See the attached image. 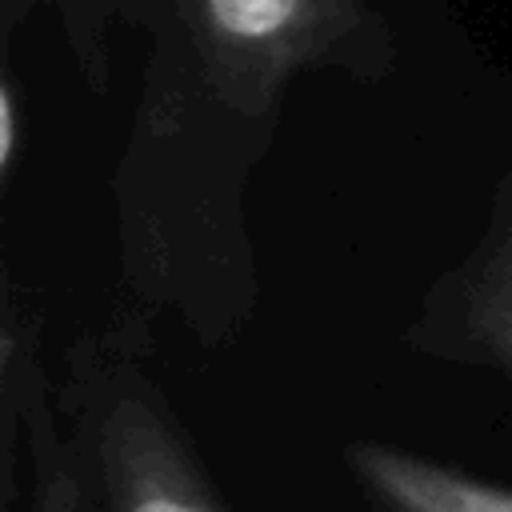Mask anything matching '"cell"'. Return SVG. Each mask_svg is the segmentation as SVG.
Instances as JSON below:
<instances>
[{"instance_id": "8992f818", "label": "cell", "mask_w": 512, "mask_h": 512, "mask_svg": "<svg viewBox=\"0 0 512 512\" xmlns=\"http://www.w3.org/2000/svg\"><path fill=\"white\" fill-rule=\"evenodd\" d=\"M108 16H124L132 24L156 28L160 8L152 0H72L76 48H80V60H84L96 88H104V20Z\"/></svg>"}, {"instance_id": "5b68a950", "label": "cell", "mask_w": 512, "mask_h": 512, "mask_svg": "<svg viewBox=\"0 0 512 512\" xmlns=\"http://www.w3.org/2000/svg\"><path fill=\"white\" fill-rule=\"evenodd\" d=\"M20 400L8 392V408L24 412L28 424V456H32V492H28V512H92L76 456L68 436H60L52 408L44 400V380L36 372V360H24V380H20Z\"/></svg>"}, {"instance_id": "277c9868", "label": "cell", "mask_w": 512, "mask_h": 512, "mask_svg": "<svg viewBox=\"0 0 512 512\" xmlns=\"http://www.w3.org/2000/svg\"><path fill=\"white\" fill-rule=\"evenodd\" d=\"M344 464L372 512H512V488L396 444L356 440Z\"/></svg>"}, {"instance_id": "52a82bcc", "label": "cell", "mask_w": 512, "mask_h": 512, "mask_svg": "<svg viewBox=\"0 0 512 512\" xmlns=\"http://www.w3.org/2000/svg\"><path fill=\"white\" fill-rule=\"evenodd\" d=\"M16 140H20V96H16V84L4 80L0 88V172L4 176L16 164Z\"/></svg>"}, {"instance_id": "ba28073f", "label": "cell", "mask_w": 512, "mask_h": 512, "mask_svg": "<svg viewBox=\"0 0 512 512\" xmlns=\"http://www.w3.org/2000/svg\"><path fill=\"white\" fill-rule=\"evenodd\" d=\"M16 4H28V0H8V20H12V8H16ZM32 4H36V0H32Z\"/></svg>"}, {"instance_id": "7a4b0ae2", "label": "cell", "mask_w": 512, "mask_h": 512, "mask_svg": "<svg viewBox=\"0 0 512 512\" xmlns=\"http://www.w3.org/2000/svg\"><path fill=\"white\" fill-rule=\"evenodd\" d=\"M168 12L192 48V84L244 120H268L300 72L392 68L388 24L368 0H168Z\"/></svg>"}, {"instance_id": "6da1fadb", "label": "cell", "mask_w": 512, "mask_h": 512, "mask_svg": "<svg viewBox=\"0 0 512 512\" xmlns=\"http://www.w3.org/2000/svg\"><path fill=\"white\" fill-rule=\"evenodd\" d=\"M92 512H228L164 388L124 340H84L64 388Z\"/></svg>"}, {"instance_id": "3957f363", "label": "cell", "mask_w": 512, "mask_h": 512, "mask_svg": "<svg viewBox=\"0 0 512 512\" xmlns=\"http://www.w3.org/2000/svg\"><path fill=\"white\" fill-rule=\"evenodd\" d=\"M416 340L436 356L488 364L512 380V192L500 196L476 256L440 284Z\"/></svg>"}]
</instances>
